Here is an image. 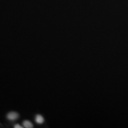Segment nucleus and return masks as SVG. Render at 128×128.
Returning <instances> with one entry per match:
<instances>
[{
    "label": "nucleus",
    "mask_w": 128,
    "mask_h": 128,
    "mask_svg": "<svg viewBox=\"0 0 128 128\" xmlns=\"http://www.w3.org/2000/svg\"><path fill=\"white\" fill-rule=\"evenodd\" d=\"M14 128H23V127H22V126L21 125H20V124H16V125H14Z\"/></svg>",
    "instance_id": "obj_4"
},
{
    "label": "nucleus",
    "mask_w": 128,
    "mask_h": 128,
    "mask_svg": "<svg viewBox=\"0 0 128 128\" xmlns=\"http://www.w3.org/2000/svg\"><path fill=\"white\" fill-rule=\"evenodd\" d=\"M23 126L25 128H33V124L28 120H24L23 122Z\"/></svg>",
    "instance_id": "obj_3"
},
{
    "label": "nucleus",
    "mask_w": 128,
    "mask_h": 128,
    "mask_svg": "<svg viewBox=\"0 0 128 128\" xmlns=\"http://www.w3.org/2000/svg\"><path fill=\"white\" fill-rule=\"evenodd\" d=\"M18 117H19V115L18 114L14 112H10L7 115V119L10 120H12V121L17 120L18 118Z\"/></svg>",
    "instance_id": "obj_1"
},
{
    "label": "nucleus",
    "mask_w": 128,
    "mask_h": 128,
    "mask_svg": "<svg viewBox=\"0 0 128 128\" xmlns=\"http://www.w3.org/2000/svg\"><path fill=\"white\" fill-rule=\"evenodd\" d=\"M35 121L38 124H43L44 122V119L41 115H37L35 117Z\"/></svg>",
    "instance_id": "obj_2"
}]
</instances>
